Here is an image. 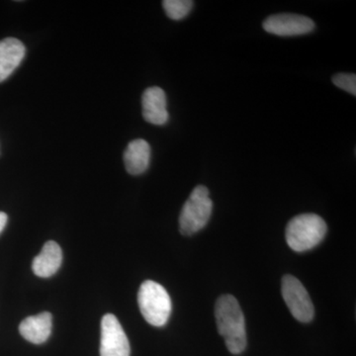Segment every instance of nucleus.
Listing matches in <instances>:
<instances>
[{
	"mask_svg": "<svg viewBox=\"0 0 356 356\" xmlns=\"http://www.w3.org/2000/svg\"><path fill=\"white\" fill-rule=\"evenodd\" d=\"M218 332L224 337L229 353L240 355L247 346L245 321L238 300L232 295H222L215 306Z\"/></svg>",
	"mask_w": 356,
	"mask_h": 356,
	"instance_id": "obj_1",
	"label": "nucleus"
},
{
	"mask_svg": "<svg viewBox=\"0 0 356 356\" xmlns=\"http://www.w3.org/2000/svg\"><path fill=\"white\" fill-rule=\"evenodd\" d=\"M327 224L316 214H302L292 218L287 224V245L294 252H303L317 247L327 234Z\"/></svg>",
	"mask_w": 356,
	"mask_h": 356,
	"instance_id": "obj_2",
	"label": "nucleus"
},
{
	"mask_svg": "<svg viewBox=\"0 0 356 356\" xmlns=\"http://www.w3.org/2000/svg\"><path fill=\"white\" fill-rule=\"evenodd\" d=\"M138 304L145 320L154 327H163L172 314V299L163 285L147 280L138 292Z\"/></svg>",
	"mask_w": 356,
	"mask_h": 356,
	"instance_id": "obj_3",
	"label": "nucleus"
},
{
	"mask_svg": "<svg viewBox=\"0 0 356 356\" xmlns=\"http://www.w3.org/2000/svg\"><path fill=\"white\" fill-rule=\"evenodd\" d=\"M212 209L209 191L207 187L198 185L191 192L180 213L179 229L182 235H193L202 229L209 222Z\"/></svg>",
	"mask_w": 356,
	"mask_h": 356,
	"instance_id": "obj_4",
	"label": "nucleus"
},
{
	"mask_svg": "<svg viewBox=\"0 0 356 356\" xmlns=\"http://www.w3.org/2000/svg\"><path fill=\"white\" fill-rule=\"evenodd\" d=\"M281 292L293 317L301 323H309L313 320L315 314L313 302L299 280L290 274L285 275L282 278Z\"/></svg>",
	"mask_w": 356,
	"mask_h": 356,
	"instance_id": "obj_5",
	"label": "nucleus"
},
{
	"mask_svg": "<svg viewBox=\"0 0 356 356\" xmlns=\"http://www.w3.org/2000/svg\"><path fill=\"white\" fill-rule=\"evenodd\" d=\"M130 343L118 318L106 314L102 321L100 356H130Z\"/></svg>",
	"mask_w": 356,
	"mask_h": 356,
	"instance_id": "obj_6",
	"label": "nucleus"
},
{
	"mask_svg": "<svg viewBox=\"0 0 356 356\" xmlns=\"http://www.w3.org/2000/svg\"><path fill=\"white\" fill-rule=\"evenodd\" d=\"M264 29L269 34L281 37L300 36L309 34L315 29L311 18L297 14H276L264 22Z\"/></svg>",
	"mask_w": 356,
	"mask_h": 356,
	"instance_id": "obj_7",
	"label": "nucleus"
},
{
	"mask_svg": "<svg viewBox=\"0 0 356 356\" xmlns=\"http://www.w3.org/2000/svg\"><path fill=\"white\" fill-rule=\"evenodd\" d=\"M143 117L147 123L165 125L168 121V102L163 89L158 86L147 88L142 96Z\"/></svg>",
	"mask_w": 356,
	"mask_h": 356,
	"instance_id": "obj_8",
	"label": "nucleus"
},
{
	"mask_svg": "<svg viewBox=\"0 0 356 356\" xmlns=\"http://www.w3.org/2000/svg\"><path fill=\"white\" fill-rule=\"evenodd\" d=\"M62 248L54 241L44 243L41 252L32 262V270L38 277L48 278L57 273L62 266Z\"/></svg>",
	"mask_w": 356,
	"mask_h": 356,
	"instance_id": "obj_9",
	"label": "nucleus"
},
{
	"mask_svg": "<svg viewBox=\"0 0 356 356\" xmlns=\"http://www.w3.org/2000/svg\"><path fill=\"white\" fill-rule=\"evenodd\" d=\"M51 320L53 318L49 312L26 318L19 325L20 334L31 343H46L51 336Z\"/></svg>",
	"mask_w": 356,
	"mask_h": 356,
	"instance_id": "obj_10",
	"label": "nucleus"
},
{
	"mask_svg": "<svg viewBox=\"0 0 356 356\" xmlns=\"http://www.w3.org/2000/svg\"><path fill=\"white\" fill-rule=\"evenodd\" d=\"M25 53V46L18 39L6 38L0 41V83L17 69Z\"/></svg>",
	"mask_w": 356,
	"mask_h": 356,
	"instance_id": "obj_11",
	"label": "nucleus"
},
{
	"mask_svg": "<svg viewBox=\"0 0 356 356\" xmlns=\"http://www.w3.org/2000/svg\"><path fill=\"white\" fill-rule=\"evenodd\" d=\"M151 159V147L147 140H134L128 145L124 153V163L126 170L132 175L144 173L149 168Z\"/></svg>",
	"mask_w": 356,
	"mask_h": 356,
	"instance_id": "obj_12",
	"label": "nucleus"
},
{
	"mask_svg": "<svg viewBox=\"0 0 356 356\" xmlns=\"http://www.w3.org/2000/svg\"><path fill=\"white\" fill-rule=\"evenodd\" d=\"M193 1L191 0H165L163 1L166 15L172 20H181L186 17L193 8Z\"/></svg>",
	"mask_w": 356,
	"mask_h": 356,
	"instance_id": "obj_13",
	"label": "nucleus"
},
{
	"mask_svg": "<svg viewBox=\"0 0 356 356\" xmlns=\"http://www.w3.org/2000/svg\"><path fill=\"white\" fill-rule=\"evenodd\" d=\"M332 83L350 95H356V76L353 74H339L332 77Z\"/></svg>",
	"mask_w": 356,
	"mask_h": 356,
	"instance_id": "obj_14",
	"label": "nucleus"
},
{
	"mask_svg": "<svg viewBox=\"0 0 356 356\" xmlns=\"http://www.w3.org/2000/svg\"><path fill=\"white\" fill-rule=\"evenodd\" d=\"M7 220H8V217H7L6 213L0 212V233L6 228Z\"/></svg>",
	"mask_w": 356,
	"mask_h": 356,
	"instance_id": "obj_15",
	"label": "nucleus"
}]
</instances>
